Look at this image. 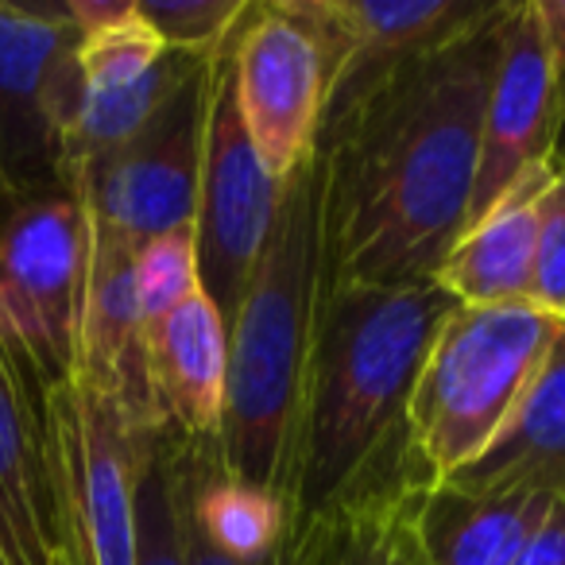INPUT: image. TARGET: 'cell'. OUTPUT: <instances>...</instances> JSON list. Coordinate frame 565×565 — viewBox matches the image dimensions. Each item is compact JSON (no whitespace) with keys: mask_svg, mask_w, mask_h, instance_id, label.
I'll return each instance as SVG.
<instances>
[{"mask_svg":"<svg viewBox=\"0 0 565 565\" xmlns=\"http://www.w3.org/2000/svg\"><path fill=\"white\" fill-rule=\"evenodd\" d=\"M508 0L457 40L411 58L315 148L322 287L426 282L469 221Z\"/></svg>","mask_w":565,"mask_h":565,"instance_id":"1","label":"cell"},{"mask_svg":"<svg viewBox=\"0 0 565 565\" xmlns=\"http://www.w3.org/2000/svg\"><path fill=\"white\" fill-rule=\"evenodd\" d=\"M454 307L434 279L318 291L271 565H330L356 515L426 484L407 449V403Z\"/></svg>","mask_w":565,"mask_h":565,"instance_id":"2","label":"cell"},{"mask_svg":"<svg viewBox=\"0 0 565 565\" xmlns=\"http://www.w3.org/2000/svg\"><path fill=\"white\" fill-rule=\"evenodd\" d=\"M322 244H318L315 159L279 186L271 233L248 291L228 322L225 411L217 461L228 477L282 495L302 372L310 356Z\"/></svg>","mask_w":565,"mask_h":565,"instance_id":"3","label":"cell"},{"mask_svg":"<svg viewBox=\"0 0 565 565\" xmlns=\"http://www.w3.org/2000/svg\"><path fill=\"white\" fill-rule=\"evenodd\" d=\"M562 322L531 302L449 310L407 403V449L426 484L449 480L492 446Z\"/></svg>","mask_w":565,"mask_h":565,"instance_id":"4","label":"cell"},{"mask_svg":"<svg viewBox=\"0 0 565 565\" xmlns=\"http://www.w3.org/2000/svg\"><path fill=\"white\" fill-rule=\"evenodd\" d=\"M89 228L74 190L0 210V349L43 387L78 369Z\"/></svg>","mask_w":565,"mask_h":565,"instance_id":"5","label":"cell"},{"mask_svg":"<svg viewBox=\"0 0 565 565\" xmlns=\"http://www.w3.org/2000/svg\"><path fill=\"white\" fill-rule=\"evenodd\" d=\"M47 446L63 511L66 565H140L136 480L159 430L128 426L117 403L78 376L43 392Z\"/></svg>","mask_w":565,"mask_h":565,"instance_id":"6","label":"cell"},{"mask_svg":"<svg viewBox=\"0 0 565 565\" xmlns=\"http://www.w3.org/2000/svg\"><path fill=\"white\" fill-rule=\"evenodd\" d=\"M78 97V32L63 4L0 0V210L71 190L66 136Z\"/></svg>","mask_w":565,"mask_h":565,"instance_id":"7","label":"cell"},{"mask_svg":"<svg viewBox=\"0 0 565 565\" xmlns=\"http://www.w3.org/2000/svg\"><path fill=\"white\" fill-rule=\"evenodd\" d=\"M279 186L282 182H275L259 163L236 105L233 32H228V40L205 58V136L194 213L198 282L225 318V330L264 256Z\"/></svg>","mask_w":565,"mask_h":565,"instance_id":"8","label":"cell"},{"mask_svg":"<svg viewBox=\"0 0 565 565\" xmlns=\"http://www.w3.org/2000/svg\"><path fill=\"white\" fill-rule=\"evenodd\" d=\"M210 58V55H205ZM205 136V63L132 136L71 179L89 233L140 252L148 241L194 225Z\"/></svg>","mask_w":565,"mask_h":565,"instance_id":"9","label":"cell"},{"mask_svg":"<svg viewBox=\"0 0 565 565\" xmlns=\"http://www.w3.org/2000/svg\"><path fill=\"white\" fill-rule=\"evenodd\" d=\"M236 105L275 182L315 159L326 113V63L295 0L248 4L233 28Z\"/></svg>","mask_w":565,"mask_h":565,"instance_id":"10","label":"cell"},{"mask_svg":"<svg viewBox=\"0 0 565 565\" xmlns=\"http://www.w3.org/2000/svg\"><path fill=\"white\" fill-rule=\"evenodd\" d=\"M326 63L322 125L411 58L457 40L500 0H295Z\"/></svg>","mask_w":565,"mask_h":565,"instance_id":"11","label":"cell"},{"mask_svg":"<svg viewBox=\"0 0 565 565\" xmlns=\"http://www.w3.org/2000/svg\"><path fill=\"white\" fill-rule=\"evenodd\" d=\"M562 109V86L554 78V63H550L531 0L508 4L500 55H495L492 86H488L477 182H472L465 228L477 225L488 210H495L534 167L554 163Z\"/></svg>","mask_w":565,"mask_h":565,"instance_id":"12","label":"cell"},{"mask_svg":"<svg viewBox=\"0 0 565 565\" xmlns=\"http://www.w3.org/2000/svg\"><path fill=\"white\" fill-rule=\"evenodd\" d=\"M202 63L205 55L167 51L140 9L120 24L78 35L82 97L66 136V179L132 140Z\"/></svg>","mask_w":565,"mask_h":565,"instance_id":"13","label":"cell"},{"mask_svg":"<svg viewBox=\"0 0 565 565\" xmlns=\"http://www.w3.org/2000/svg\"><path fill=\"white\" fill-rule=\"evenodd\" d=\"M43 392L0 349V550L9 565H66Z\"/></svg>","mask_w":565,"mask_h":565,"instance_id":"14","label":"cell"},{"mask_svg":"<svg viewBox=\"0 0 565 565\" xmlns=\"http://www.w3.org/2000/svg\"><path fill=\"white\" fill-rule=\"evenodd\" d=\"M225 318L198 287L143 330V372L156 418L186 446H217L225 411Z\"/></svg>","mask_w":565,"mask_h":565,"instance_id":"15","label":"cell"},{"mask_svg":"<svg viewBox=\"0 0 565 565\" xmlns=\"http://www.w3.org/2000/svg\"><path fill=\"white\" fill-rule=\"evenodd\" d=\"M554 163L534 167L526 179L511 186V194L495 210H488L477 225H469L457 236V244L434 275V282L457 307L526 302L534 248H539L542 198L554 186Z\"/></svg>","mask_w":565,"mask_h":565,"instance_id":"16","label":"cell"},{"mask_svg":"<svg viewBox=\"0 0 565 565\" xmlns=\"http://www.w3.org/2000/svg\"><path fill=\"white\" fill-rule=\"evenodd\" d=\"M441 484L465 492H539L565 500V322L534 384L492 446Z\"/></svg>","mask_w":565,"mask_h":565,"instance_id":"17","label":"cell"},{"mask_svg":"<svg viewBox=\"0 0 565 565\" xmlns=\"http://www.w3.org/2000/svg\"><path fill=\"white\" fill-rule=\"evenodd\" d=\"M554 495L465 492L423 484L407 500V526L423 565H511Z\"/></svg>","mask_w":565,"mask_h":565,"instance_id":"18","label":"cell"},{"mask_svg":"<svg viewBox=\"0 0 565 565\" xmlns=\"http://www.w3.org/2000/svg\"><path fill=\"white\" fill-rule=\"evenodd\" d=\"M136 550H140V565H182L171 434L167 430H159L151 438L140 461V480H136Z\"/></svg>","mask_w":565,"mask_h":565,"instance_id":"19","label":"cell"},{"mask_svg":"<svg viewBox=\"0 0 565 565\" xmlns=\"http://www.w3.org/2000/svg\"><path fill=\"white\" fill-rule=\"evenodd\" d=\"M132 287H136V310L148 330L151 322L179 307L186 295H194L198 282V248H194V225H182L174 233H163L148 241L132 256Z\"/></svg>","mask_w":565,"mask_h":565,"instance_id":"20","label":"cell"},{"mask_svg":"<svg viewBox=\"0 0 565 565\" xmlns=\"http://www.w3.org/2000/svg\"><path fill=\"white\" fill-rule=\"evenodd\" d=\"M136 9L167 51L210 55L228 40L248 0H136Z\"/></svg>","mask_w":565,"mask_h":565,"instance_id":"21","label":"cell"},{"mask_svg":"<svg viewBox=\"0 0 565 565\" xmlns=\"http://www.w3.org/2000/svg\"><path fill=\"white\" fill-rule=\"evenodd\" d=\"M407 495L356 515L333 546L330 565H423L407 526Z\"/></svg>","mask_w":565,"mask_h":565,"instance_id":"22","label":"cell"},{"mask_svg":"<svg viewBox=\"0 0 565 565\" xmlns=\"http://www.w3.org/2000/svg\"><path fill=\"white\" fill-rule=\"evenodd\" d=\"M526 302L554 318H565V174L542 198L539 248H534L531 295Z\"/></svg>","mask_w":565,"mask_h":565,"instance_id":"23","label":"cell"},{"mask_svg":"<svg viewBox=\"0 0 565 565\" xmlns=\"http://www.w3.org/2000/svg\"><path fill=\"white\" fill-rule=\"evenodd\" d=\"M511 565H565V500H550Z\"/></svg>","mask_w":565,"mask_h":565,"instance_id":"24","label":"cell"},{"mask_svg":"<svg viewBox=\"0 0 565 565\" xmlns=\"http://www.w3.org/2000/svg\"><path fill=\"white\" fill-rule=\"evenodd\" d=\"M531 9L542 28V40H546L554 78L562 86V102H565V0H531Z\"/></svg>","mask_w":565,"mask_h":565,"instance_id":"25","label":"cell"},{"mask_svg":"<svg viewBox=\"0 0 565 565\" xmlns=\"http://www.w3.org/2000/svg\"><path fill=\"white\" fill-rule=\"evenodd\" d=\"M171 472H174V446H171ZM174 511H179V539H182V565H236L233 557H225L221 550H213L205 542V534L194 526V519L186 515L179 495V480H174Z\"/></svg>","mask_w":565,"mask_h":565,"instance_id":"26","label":"cell"},{"mask_svg":"<svg viewBox=\"0 0 565 565\" xmlns=\"http://www.w3.org/2000/svg\"><path fill=\"white\" fill-rule=\"evenodd\" d=\"M554 171L565 174V109H562V132H557V148H554Z\"/></svg>","mask_w":565,"mask_h":565,"instance_id":"27","label":"cell"},{"mask_svg":"<svg viewBox=\"0 0 565 565\" xmlns=\"http://www.w3.org/2000/svg\"><path fill=\"white\" fill-rule=\"evenodd\" d=\"M0 565H9V557H4V550H0Z\"/></svg>","mask_w":565,"mask_h":565,"instance_id":"28","label":"cell"}]
</instances>
